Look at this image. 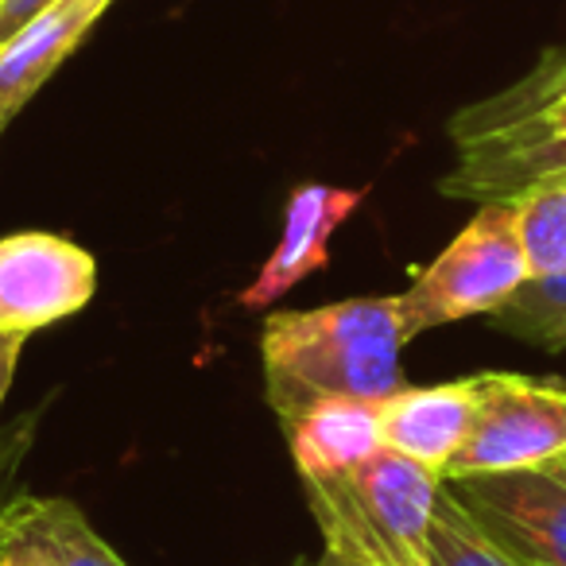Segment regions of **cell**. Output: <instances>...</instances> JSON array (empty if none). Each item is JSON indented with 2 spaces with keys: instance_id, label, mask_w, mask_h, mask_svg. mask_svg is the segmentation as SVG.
I'll use <instances>...</instances> for the list:
<instances>
[{
  "instance_id": "6da1fadb",
  "label": "cell",
  "mask_w": 566,
  "mask_h": 566,
  "mask_svg": "<svg viewBox=\"0 0 566 566\" xmlns=\"http://www.w3.org/2000/svg\"><path fill=\"white\" fill-rule=\"evenodd\" d=\"M400 295H361L311 311H280L260 331L268 403L287 419L318 396L388 400L403 388Z\"/></svg>"
},
{
  "instance_id": "7a4b0ae2",
  "label": "cell",
  "mask_w": 566,
  "mask_h": 566,
  "mask_svg": "<svg viewBox=\"0 0 566 566\" xmlns=\"http://www.w3.org/2000/svg\"><path fill=\"white\" fill-rule=\"evenodd\" d=\"M454 164L447 198L512 202L532 182L566 171V48H547L512 86L470 102L447 120Z\"/></svg>"
},
{
  "instance_id": "3957f363",
  "label": "cell",
  "mask_w": 566,
  "mask_h": 566,
  "mask_svg": "<svg viewBox=\"0 0 566 566\" xmlns=\"http://www.w3.org/2000/svg\"><path fill=\"white\" fill-rule=\"evenodd\" d=\"M326 551L357 566H431V520L442 481L380 447L326 478H303Z\"/></svg>"
},
{
  "instance_id": "277c9868",
  "label": "cell",
  "mask_w": 566,
  "mask_h": 566,
  "mask_svg": "<svg viewBox=\"0 0 566 566\" xmlns=\"http://www.w3.org/2000/svg\"><path fill=\"white\" fill-rule=\"evenodd\" d=\"M527 275L532 268H527V252L520 241L516 206L485 202L465 221L462 233L423 272H416L408 292H400L403 338L411 342L434 326L489 315Z\"/></svg>"
},
{
  "instance_id": "5b68a950",
  "label": "cell",
  "mask_w": 566,
  "mask_h": 566,
  "mask_svg": "<svg viewBox=\"0 0 566 566\" xmlns=\"http://www.w3.org/2000/svg\"><path fill=\"white\" fill-rule=\"evenodd\" d=\"M566 458V388L520 373H478V411L442 481L551 470Z\"/></svg>"
},
{
  "instance_id": "8992f818",
  "label": "cell",
  "mask_w": 566,
  "mask_h": 566,
  "mask_svg": "<svg viewBox=\"0 0 566 566\" xmlns=\"http://www.w3.org/2000/svg\"><path fill=\"white\" fill-rule=\"evenodd\" d=\"M97 292V260L43 229L0 237V334L32 338L78 315Z\"/></svg>"
},
{
  "instance_id": "52a82bcc",
  "label": "cell",
  "mask_w": 566,
  "mask_h": 566,
  "mask_svg": "<svg viewBox=\"0 0 566 566\" xmlns=\"http://www.w3.org/2000/svg\"><path fill=\"white\" fill-rule=\"evenodd\" d=\"M442 485L520 563L566 566V481L558 473L512 470Z\"/></svg>"
},
{
  "instance_id": "ba28073f",
  "label": "cell",
  "mask_w": 566,
  "mask_h": 566,
  "mask_svg": "<svg viewBox=\"0 0 566 566\" xmlns=\"http://www.w3.org/2000/svg\"><path fill=\"white\" fill-rule=\"evenodd\" d=\"M369 187H326V182H303L283 202V229L275 249L252 275V283L237 295V303L249 311H260L268 303L300 287L307 275L331 268V237L354 218V210L365 202Z\"/></svg>"
},
{
  "instance_id": "9c48e42d",
  "label": "cell",
  "mask_w": 566,
  "mask_h": 566,
  "mask_svg": "<svg viewBox=\"0 0 566 566\" xmlns=\"http://www.w3.org/2000/svg\"><path fill=\"white\" fill-rule=\"evenodd\" d=\"M473 411H478V377L419 388L403 385L388 400H380L385 447L442 481L458 447L470 434Z\"/></svg>"
},
{
  "instance_id": "30bf717a",
  "label": "cell",
  "mask_w": 566,
  "mask_h": 566,
  "mask_svg": "<svg viewBox=\"0 0 566 566\" xmlns=\"http://www.w3.org/2000/svg\"><path fill=\"white\" fill-rule=\"evenodd\" d=\"M113 0H51L0 48V133L48 86V78L78 51Z\"/></svg>"
},
{
  "instance_id": "8fae6325",
  "label": "cell",
  "mask_w": 566,
  "mask_h": 566,
  "mask_svg": "<svg viewBox=\"0 0 566 566\" xmlns=\"http://www.w3.org/2000/svg\"><path fill=\"white\" fill-rule=\"evenodd\" d=\"M280 423L287 431V447H292L303 478H326V473L349 470L385 447L380 400L318 396Z\"/></svg>"
},
{
  "instance_id": "7c38bea8",
  "label": "cell",
  "mask_w": 566,
  "mask_h": 566,
  "mask_svg": "<svg viewBox=\"0 0 566 566\" xmlns=\"http://www.w3.org/2000/svg\"><path fill=\"white\" fill-rule=\"evenodd\" d=\"M0 539L24 543L51 566H128L90 527L82 509L59 496H24L9 504L0 512Z\"/></svg>"
},
{
  "instance_id": "4fadbf2b",
  "label": "cell",
  "mask_w": 566,
  "mask_h": 566,
  "mask_svg": "<svg viewBox=\"0 0 566 566\" xmlns=\"http://www.w3.org/2000/svg\"><path fill=\"white\" fill-rule=\"evenodd\" d=\"M485 318L496 331L539 349H566V264L551 272H532Z\"/></svg>"
},
{
  "instance_id": "5bb4252c",
  "label": "cell",
  "mask_w": 566,
  "mask_h": 566,
  "mask_svg": "<svg viewBox=\"0 0 566 566\" xmlns=\"http://www.w3.org/2000/svg\"><path fill=\"white\" fill-rule=\"evenodd\" d=\"M516 206L520 241L532 272H551L566 264V171L532 182L524 195L512 198Z\"/></svg>"
},
{
  "instance_id": "9a60e30c",
  "label": "cell",
  "mask_w": 566,
  "mask_h": 566,
  "mask_svg": "<svg viewBox=\"0 0 566 566\" xmlns=\"http://www.w3.org/2000/svg\"><path fill=\"white\" fill-rule=\"evenodd\" d=\"M431 566H527L512 551H504L447 485L439 489L431 520Z\"/></svg>"
},
{
  "instance_id": "2e32d148",
  "label": "cell",
  "mask_w": 566,
  "mask_h": 566,
  "mask_svg": "<svg viewBox=\"0 0 566 566\" xmlns=\"http://www.w3.org/2000/svg\"><path fill=\"white\" fill-rule=\"evenodd\" d=\"M48 4L51 0H0V48H4L28 20L40 17Z\"/></svg>"
},
{
  "instance_id": "e0dca14e",
  "label": "cell",
  "mask_w": 566,
  "mask_h": 566,
  "mask_svg": "<svg viewBox=\"0 0 566 566\" xmlns=\"http://www.w3.org/2000/svg\"><path fill=\"white\" fill-rule=\"evenodd\" d=\"M20 354H24V338H12V334H0V403L9 396L12 377H17Z\"/></svg>"
},
{
  "instance_id": "ac0fdd59",
  "label": "cell",
  "mask_w": 566,
  "mask_h": 566,
  "mask_svg": "<svg viewBox=\"0 0 566 566\" xmlns=\"http://www.w3.org/2000/svg\"><path fill=\"white\" fill-rule=\"evenodd\" d=\"M0 566H51L43 555H35L32 547L12 539H0Z\"/></svg>"
},
{
  "instance_id": "d6986e66",
  "label": "cell",
  "mask_w": 566,
  "mask_h": 566,
  "mask_svg": "<svg viewBox=\"0 0 566 566\" xmlns=\"http://www.w3.org/2000/svg\"><path fill=\"white\" fill-rule=\"evenodd\" d=\"M315 566H357V563H346V558H338V555H331V551H326V555L318 558Z\"/></svg>"
},
{
  "instance_id": "ffe728a7",
  "label": "cell",
  "mask_w": 566,
  "mask_h": 566,
  "mask_svg": "<svg viewBox=\"0 0 566 566\" xmlns=\"http://www.w3.org/2000/svg\"><path fill=\"white\" fill-rule=\"evenodd\" d=\"M551 473H558V478L566 481V458H563V462H555V465H551Z\"/></svg>"
}]
</instances>
